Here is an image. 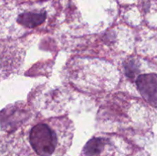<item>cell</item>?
Here are the masks:
<instances>
[{
	"mask_svg": "<svg viewBox=\"0 0 157 156\" xmlns=\"http://www.w3.org/2000/svg\"><path fill=\"white\" fill-rule=\"evenodd\" d=\"M62 73L68 84L89 94L109 93L121 81L119 68L103 58L75 57L67 61Z\"/></svg>",
	"mask_w": 157,
	"mask_h": 156,
	"instance_id": "cell-1",
	"label": "cell"
},
{
	"mask_svg": "<svg viewBox=\"0 0 157 156\" xmlns=\"http://www.w3.org/2000/svg\"><path fill=\"white\" fill-rule=\"evenodd\" d=\"M55 10L48 3L0 7V41L16 40L23 36L52 28Z\"/></svg>",
	"mask_w": 157,
	"mask_h": 156,
	"instance_id": "cell-2",
	"label": "cell"
},
{
	"mask_svg": "<svg viewBox=\"0 0 157 156\" xmlns=\"http://www.w3.org/2000/svg\"><path fill=\"white\" fill-rule=\"evenodd\" d=\"M21 131L34 155L64 156L72 143L75 125L61 116L33 121Z\"/></svg>",
	"mask_w": 157,
	"mask_h": 156,
	"instance_id": "cell-3",
	"label": "cell"
},
{
	"mask_svg": "<svg viewBox=\"0 0 157 156\" xmlns=\"http://www.w3.org/2000/svg\"><path fill=\"white\" fill-rule=\"evenodd\" d=\"M153 65L147 60L130 55L121 61V78L133 87L147 103L157 108V72Z\"/></svg>",
	"mask_w": 157,
	"mask_h": 156,
	"instance_id": "cell-4",
	"label": "cell"
},
{
	"mask_svg": "<svg viewBox=\"0 0 157 156\" xmlns=\"http://www.w3.org/2000/svg\"><path fill=\"white\" fill-rule=\"evenodd\" d=\"M27 39L0 41V80L18 73L24 63Z\"/></svg>",
	"mask_w": 157,
	"mask_h": 156,
	"instance_id": "cell-5",
	"label": "cell"
}]
</instances>
